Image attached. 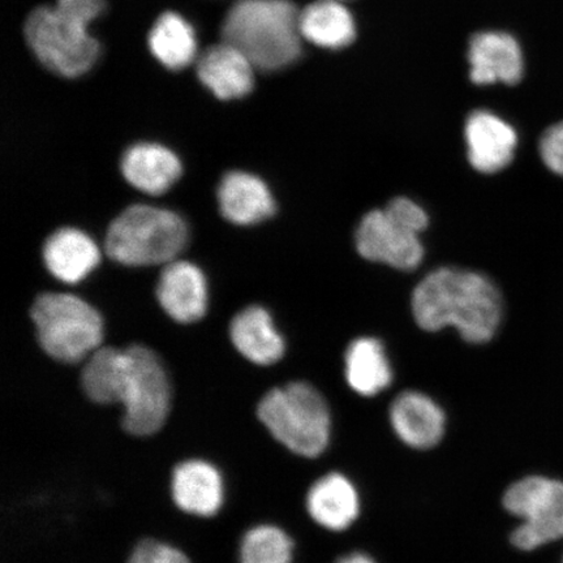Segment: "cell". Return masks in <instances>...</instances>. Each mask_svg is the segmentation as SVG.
Listing matches in <instances>:
<instances>
[{
  "mask_svg": "<svg viewBox=\"0 0 563 563\" xmlns=\"http://www.w3.org/2000/svg\"><path fill=\"white\" fill-rule=\"evenodd\" d=\"M412 313L421 329L438 332L454 327L464 341L485 343L503 319L498 288L483 274L441 267L420 282L412 294Z\"/></svg>",
  "mask_w": 563,
  "mask_h": 563,
  "instance_id": "obj_1",
  "label": "cell"
},
{
  "mask_svg": "<svg viewBox=\"0 0 563 563\" xmlns=\"http://www.w3.org/2000/svg\"><path fill=\"white\" fill-rule=\"evenodd\" d=\"M103 9L104 0H56L54 7L33 10L24 33L35 58L68 79L87 74L100 54V44L88 33V25Z\"/></svg>",
  "mask_w": 563,
  "mask_h": 563,
  "instance_id": "obj_2",
  "label": "cell"
},
{
  "mask_svg": "<svg viewBox=\"0 0 563 563\" xmlns=\"http://www.w3.org/2000/svg\"><path fill=\"white\" fill-rule=\"evenodd\" d=\"M300 11L290 0H236L223 20L222 41L258 70L274 73L301 55Z\"/></svg>",
  "mask_w": 563,
  "mask_h": 563,
  "instance_id": "obj_3",
  "label": "cell"
},
{
  "mask_svg": "<svg viewBox=\"0 0 563 563\" xmlns=\"http://www.w3.org/2000/svg\"><path fill=\"white\" fill-rule=\"evenodd\" d=\"M256 417L272 440L291 454L316 457L328 446V405L319 390L305 382L271 387L257 402Z\"/></svg>",
  "mask_w": 563,
  "mask_h": 563,
  "instance_id": "obj_4",
  "label": "cell"
},
{
  "mask_svg": "<svg viewBox=\"0 0 563 563\" xmlns=\"http://www.w3.org/2000/svg\"><path fill=\"white\" fill-rule=\"evenodd\" d=\"M31 317L40 350L56 363L79 367L104 344L101 313L75 295H41L34 301Z\"/></svg>",
  "mask_w": 563,
  "mask_h": 563,
  "instance_id": "obj_5",
  "label": "cell"
},
{
  "mask_svg": "<svg viewBox=\"0 0 563 563\" xmlns=\"http://www.w3.org/2000/svg\"><path fill=\"white\" fill-rule=\"evenodd\" d=\"M189 231L173 210L132 206L111 222L106 252L125 266L167 265L186 249Z\"/></svg>",
  "mask_w": 563,
  "mask_h": 563,
  "instance_id": "obj_6",
  "label": "cell"
},
{
  "mask_svg": "<svg viewBox=\"0 0 563 563\" xmlns=\"http://www.w3.org/2000/svg\"><path fill=\"white\" fill-rule=\"evenodd\" d=\"M427 227L424 209L406 197H398L385 209L364 216L355 235L357 252L369 262L412 271L424 256L419 234Z\"/></svg>",
  "mask_w": 563,
  "mask_h": 563,
  "instance_id": "obj_7",
  "label": "cell"
},
{
  "mask_svg": "<svg viewBox=\"0 0 563 563\" xmlns=\"http://www.w3.org/2000/svg\"><path fill=\"white\" fill-rule=\"evenodd\" d=\"M129 377L121 405V426L126 433L147 438L165 427L173 407V382L164 357L145 343L124 346Z\"/></svg>",
  "mask_w": 563,
  "mask_h": 563,
  "instance_id": "obj_8",
  "label": "cell"
},
{
  "mask_svg": "<svg viewBox=\"0 0 563 563\" xmlns=\"http://www.w3.org/2000/svg\"><path fill=\"white\" fill-rule=\"evenodd\" d=\"M504 505L512 516L523 519L512 532V544L522 551L563 538V483L543 476H530L512 484Z\"/></svg>",
  "mask_w": 563,
  "mask_h": 563,
  "instance_id": "obj_9",
  "label": "cell"
},
{
  "mask_svg": "<svg viewBox=\"0 0 563 563\" xmlns=\"http://www.w3.org/2000/svg\"><path fill=\"white\" fill-rule=\"evenodd\" d=\"M224 495L222 471L206 457H186L173 467L170 496L176 508L187 516L216 517L223 508Z\"/></svg>",
  "mask_w": 563,
  "mask_h": 563,
  "instance_id": "obj_10",
  "label": "cell"
},
{
  "mask_svg": "<svg viewBox=\"0 0 563 563\" xmlns=\"http://www.w3.org/2000/svg\"><path fill=\"white\" fill-rule=\"evenodd\" d=\"M157 298L162 309L175 322L191 325L208 312V282L199 266L174 260L162 271Z\"/></svg>",
  "mask_w": 563,
  "mask_h": 563,
  "instance_id": "obj_11",
  "label": "cell"
},
{
  "mask_svg": "<svg viewBox=\"0 0 563 563\" xmlns=\"http://www.w3.org/2000/svg\"><path fill=\"white\" fill-rule=\"evenodd\" d=\"M471 80L476 86L504 82L516 86L522 79V48L512 35L503 32H482L470 42Z\"/></svg>",
  "mask_w": 563,
  "mask_h": 563,
  "instance_id": "obj_12",
  "label": "cell"
},
{
  "mask_svg": "<svg viewBox=\"0 0 563 563\" xmlns=\"http://www.w3.org/2000/svg\"><path fill=\"white\" fill-rule=\"evenodd\" d=\"M466 137L468 161L475 170L495 174L511 164L518 145L516 130L490 111L478 110L467 119Z\"/></svg>",
  "mask_w": 563,
  "mask_h": 563,
  "instance_id": "obj_13",
  "label": "cell"
},
{
  "mask_svg": "<svg viewBox=\"0 0 563 563\" xmlns=\"http://www.w3.org/2000/svg\"><path fill=\"white\" fill-rule=\"evenodd\" d=\"M232 349L253 367L267 368L284 358L286 342L265 308L252 306L239 312L229 325Z\"/></svg>",
  "mask_w": 563,
  "mask_h": 563,
  "instance_id": "obj_14",
  "label": "cell"
},
{
  "mask_svg": "<svg viewBox=\"0 0 563 563\" xmlns=\"http://www.w3.org/2000/svg\"><path fill=\"white\" fill-rule=\"evenodd\" d=\"M255 67L246 56L228 42L210 46L197 58L200 81L220 100H238L255 86Z\"/></svg>",
  "mask_w": 563,
  "mask_h": 563,
  "instance_id": "obj_15",
  "label": "cell"
},
{
  "mask_svg": "<svg viewBox=\"0 0 563 563\" xmlns=\"http://www.w3.org/2000/svg\"><path fill=\"white\" fill-rule=\"evenodd\" d=\"M218 203L224 220L238 227H251L276 213V201L269 187L258 176L231 172L218 187Z\"/></svg>",
  "mask_w": 563,
  "mask_h": 563,
  "instance_id": "obj_16",
  "label": "cell"
},
{
  "mask_svg": "<svg viewBox=\"0 0 563 563\" xmlns=\"http://www.w3.org/2000/svg\"><path fill=\"white\" fill-rule=\"evenodd\" d=\"M126 377L129 355L124 346L104 343L79 365L80 389L91 404L121 406Z\"/></svg>",
  "mask_w": 563,
  "mask_h": 563,
  "instance_id": "obj_17",
  "label": "cell"
},
{
  "mask_svg": "<svg viewBox=\"0 0 563 563\" xmlns=\"http://www.w3.org/2000/svg\"><path fill=\"white\" fill-rule=\"evenodd\" d=\"M124 179L139 191L159 196L180 179L183 165L168 147L154 143H139L125 151L121 162Z\"/></svg>",
  "mask_w": 563,
  "mask_h": 563,
  "instance_id": "obj_18",
  "label": "cell"
},
{
  "mask_svg": "<svg viewBox=\"0 0 563 563\" xmlns=\"http://www.w3.org/2000/svg\"><path fill=\"white\" fill-rule=\"evenodd\" d=\"M390 421L398 438L413 449H431L445 432V413L424 394L406 391L394 400Z\"/></svg>",
  "mask_w": 563,
  "mask_h": 563,
  "instance_id": "obj_19",
  "label": "cell"
},
{
  "mask_svg": "<svg viewBox=\"0 0 563 563\" xmlns=\"http://www.w3.org/2000/svg\"><path fill=\"white\" fill-rule=\"evenodd\" d=\"M44 262L56 279L76 285L101 263V251L87 232L63 228L48 236L44 245Z\"/></svg>",
  "mask_w": 563,
  "mask_h": 563,
  "instance_id": "obj_20",
  "label": "cell"
},
{
  "mask_svg": "<svg viewBox=\"0 0 563 563\" xmlns=\"http://www.w3.org/2000/svg\"><path fill=\"white\" fill-rule=\"evenodd\" d=\"M307 511L317 525L327 530L343 531L355 522L361 501L354 484L347 477L329 474L309 489Z\"/></svg>",
  "mask_w": 563,
  "mask_h": 563,
  "instance_id": "obj_21",
  "label": "cell"
},
{
  "mask_svg": "<svg viewBox=\"0 0 563 563\" xmlns=\"http://www.w3.org/2000/svg\"><path fill=\"white\" fill-rule=\"evenodd\" d=\"M299 26L302 40L311 44L340 51L356 38L355 20L341 0H317L300 11Z\"/></svg>",
  "mask_w": 563,
  "mask_h": 563,
  "instance_id": "obj_22",
  "label": "cell"
},
{
  "mask_svg": "<svg viewBox=\"0 0 563 563\" xmlns=\"http://www.w3.org/2000/svg\"><path fill=\"white\" fill-rule=\"evenodd\" d=\"M346 378L351 389L363 397L377 396L389 387L393 372L383 343L358 338L346 352Z\"/></svg>",
  "mask_w": 563,
  "mask_h": 563,
  "instance_id": "obj_23",
  "label": "cell"
},
{
  "mask_svg": "<svg viewBox=\"0 0 563 563\" xmlns=\"http://www.w3.org/2000/svg\"><path fill=\"white\" fill-rule=\"evenodd\" d=\"M147 44L154 58L172 70L185 69L197 56L194 27L175 12L162 13L152 27Z\"/></svg>",
  "mask_w": 563,
  "mask_h": 563,
  "instance_id": "obj_24",
  "label": "cell"
},
{
  "mask_svg": "<svg viewBox=\"0 0 563 563\" xmlns=\"http://www.w3.org/2000/svg\"><path fill=\"white\" fill-rule=\"evenodd\" d=\"M295 543L290 533L272 522L246 528L239 540V563H292Z\"/></svg>",
  "mask_w": 563,
  "mask_h": 563,
  "instance_id": "obj_25",
  "label": "cell"
},
{
  "mask_svg": "<svg viewBox=\"0 0 563 563\" xmlns=\"http://www.w3.org/2000/svg\"><path fill=\"white\" fill-rule=\"evenodd\" d=\"M125 563H192L183 549L167 541L143 538L137 541Z\"/></svg>",
  "mask_w": 563,
  "mask_h": 563,
  "instance_id": "obj_26",
  "label": "cell"
},
{
  "mask_svg": "<svg viewBox=\"0 0 563 563\" xmlns=\"http://www.w3.org/2000/svg\"><path fill=\"white\" fill-rule=\"evenodd\" d=\"M539 150L549 170L563 176V121L545 131Z\"/></svg>",
  "mask_w": 563,
  "mask_h": 563,
  "instance_id": "obj_27",
  "label": "cell"
},
{
  "mask_svg": "<svg viewBox=\"0 0 563 563\" xmlns=\"http://www.w3.org/2000/svg\"><path fill=\"white\" fill-rule=\"evenodd\" d=\"M338 563H375L368 555L362 553H352L338 561Z\"/></svg>",
  "mask_w": 563,
  "mask_h": 563,
  "instance_id": "obj_28",
  "label": "cell"
},
{
  "mask_svg": "<svg viewBox=\"0 0 563 563\" xmlns=\"http://www.w3.org/2000/svg\"><path fill=\"white\" fill-rule=\"evenodd\" d=\"M341 2H342V0H341Z\"/></svg>",
  "mask_w": 563,
  "mask_h": 563,
  "instance_id": "obj_29",
  "label": "cell"
}]
</instances>
